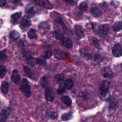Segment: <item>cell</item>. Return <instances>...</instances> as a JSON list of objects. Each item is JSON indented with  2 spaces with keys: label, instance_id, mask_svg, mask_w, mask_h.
Returning <instances> with one entry per match:
<instances>
[{
  "label": "cell",
  "instance_id": "cell-1",
  "mask_svg": "<svg viewBox=\"0 0 122 122\" xmlns=\"http://www.w3.org/2000/svg\"><path fill=\"white\" fill-rule=\"evenodd\" d=\"M20 91L26 97H29L31 95L30 86L26 79H23L20 84Z\"/></svg>",
  "mask_w": 122,
  "mask_h": 122
},
{
  "label": "cell",
  "instance_id": "cell-2",
  "mask_svg": "<svg viewBox=\"0 0 122 122\" xmlns=\"http://www.w3.org/2000/svg\"><path fill=\"white\" fill-rule=\"evenodd\" d=\"M110 81L108 80H106L102 81L99 86V95H104L110 93L109 91Z\"/></svg>",
  "mask_w": 122,
  "mask_h": 122
},
{
  "label": "cell",
  "instance_id": "cell-3",
  "mask_svg": "<svg viewBox=\"0 0 122 122\" xmlns=\"http://www.w3.org/2000/svg\"><path fill=\"white\" fill-rule=\"evenodd\" d=\"M101 74L103 77L108 79H112L113 76V73L112 69L107 67H103L101 69Z\"/></svg>",
  "mask_w": 122,
  "mask_h": 122
},
{
  "label": "cell",
  "instance_id": "cell-4",
  "mask_svg": "<svg viewBox=\"0 0 122 122\" xmlns=\"http://www.w3.org/2000/svg\"><path fill=\"white\" fill-rule=\"evenodd\" d=\"M35 3L45 9L51 10L53 8L52 5L47 0H34Z\"/></svg>",
  "mask_w": 122,
  "mask_h": 122
},
{
  "label": "cell",
  "instance_id": "cell-5",
  "mask_svg": "<svg viewBox=\"0 0 122 122\" xmlns=\"http://www.w3.org/2000/svg\"><path fill=\"white\" fill-rule=\"evenodd\" d=\"M112 53L115 57H120L122 56V49L119 44H116L112 49Z\"/></svg>",
  "mask_w": 122,
  "mask_h": 122
},
{
  "label": "cell",
  "instance_id": "cell-6",
  "mask_svg": "<svg viewBox=\"0 0 122 122\" xmlns=\"http://www.w3.org/2000/svg\"><path fill=\"white\" fill-rule=\"evenodd\" d=\"M109 108L111 109L115 108L118 103V98L117 96L115 95L111 96L109 100Z\"/></svg>",
  "mask_w": 122,
  "mask_h": 122
},
{
  "label": "cell",
  "instance_id": "cell-7",
  "mask_svg": "<svg viewBox=\"0 0 122 122\" xmlns=\"http://www.w3.org/2000/svg\"><path fill=\"white\" fill-rule=\"evenodd\" d=\"M99 32L102 36H105L109 33V27L107 25L102 24L99 27Z\"/></svg>",
  "mask_w": 122,
  "mask_h": 122
},
{
  "label": "cell",
  "instance_id": "cell-8",
  "mask_svg": "<svg viewBox=\"0 0 122 122\" xmlns=\"http://www.w3.org/2000/svg\"><path fill=\"white\" fill-rule=\"evenodd\" d=\"M74 30L76 35L80 38H82L84 37V34L82 28L80 25H76L74 27Z\"/></svg>",
  "mask_w": 122,
  "mask_h": 122
},
{
  "label": "cell",
  "instance_id": "cell-9",
  "mask_svg": "<svg viewBox=\"0 0 122 122\" xmlns=\"http://www.w3.org/2000/svg\"><path fill=\"white\" fill-rule=\"evenodd\" d=\"M30 25H31L30 20L29 18L24 17L22 19V20L20 22V27L21 28L24 29L25 28L29 27V26H30Z\"/></svg>",
  "mask_w": 122,
  "mask_h": 122
},
{
  "label": "cell",
  "instance_id": "cell-10",
  "mask_svg": "<svg viewBox=\"0 0 122 122\" xmlns=\"http://www.w3.org/2000/svg\"><path fill=\"white\" fill-rule=\"evenodd\" d=\"M11 80L16 84L19 83L20 80V77L18 73L17 70H14L11 75Z\"/></svg>",
  "mask_w": 122,
  "mask_h": 122
},
{
  "label": "cell",
  "instance_id": "cell-11",
  "mask_svg": "<svg viewBox=\"0 0 122 122\" xmlns=\"http://www.w3.org/2000/svg\"><path fill=\"white\" fill-rule=\"evenodd\" d=\"M61 43L63 46L66 47L67 48H71L73 46L72 42L71 40L67 38H64L61 40Z\"/></svg>",
  "mask_w": 122,
  "mask_h": 122
},
{
  "label": "cell",
  "instance_id": "cell-12",
  "mask_svg": "<svg viewBox=\"0 0 122 122\" xmlns=\"http://www.w3.org/2000/svg\"><path fill=\"white\" fill-rule=\"evenodd\" d=\"M45 98L49 102H52L54 100V96L52 94V91L50 89H46L45 90Z\"/></svg>",
  "mask_w": 122,
  "mask_h": 122
},
{
  "label": "cell",
  "instance_id": "cell-13",
  "mask_svg": "<svg viewBox=\"0 0 122 122\" xmlns=\"http://www.w3.org/2000/svg\"><path fill=\"white\" fill-rule=\"evenodd\" d=\"M90 12L92 15L94 17H99L102 15V12L101 10L97 7L92 8L90 10Z\"/></svg>",
  "mask_w": 122,
  "mask_h": 122
},
{
  "label": "cell",
  "instance_id": "cell-14",
  "mask_svg": "<svg viewBox=\"0 0 122 122\" xmlns=\"http://www.w3.org/2000/svg\"><path fill=\"white\" fill-rule=\"evenodd\" d=\"M64 87L66 89L70 90L72 89L74 86V82L71 79H66L64 82Z\"/></svg>",
  "mask_w": 122,
  "mask_h": 122
},
{
  "label": "cell",
  "instance_id": "cell-15",
  "mask_svg": "<svg viewBox=\"0 0 122 122\" xmlns=\"http://www.w3.org/2000/svg\"><path fill=\"white\" fill-rule=\"evenodd\" d=\"M0 90L2 93L7 94L9 90V84L6 81L2 82L0 87Z\"/></svg>",
  "mask_w": 122,
  "mask_h": 122
},
{
  "label": "cell",
  "instance_id": "cell-16",
  "mask_svg": "<svg viewBox=\"0 0 122 122\" xmlns=\"http://www.w3.org/2000/svg\"><path fill=\"white\" fill-rule=\"evenodd\" d=\"M61 100L68 107H69L71 104V103H72L71 100L70 98V97H69L68 96H63L61 98Z\"/></svg>",
  "mask_w": 122,
  "mask_h": 122
},
{
  "label": "cell",
  "instance_id": "cell-17",
  "mask_svg": "<svg viewBox=\"0 0 122 122\" xmlns=\"http://www.w3.org/2000/svg\"><path fill=\"white\" fill-rule=\"evenodd\" d=\"M122 29V22L117 21L114 23L113 26V30L115 32H118Z\"/></svg>",
  "mask_w": 122,
  "mask_h": 122
},
{
  "label": "cell",
  "instance_id": "cell-18",
  "mask_svg": "<svg viewBox=\"0 0 122 122\" xmlns=\"http://www.w3.org/2000/svg\"><path fill=\"white\" fill-rule=\"evenodd\" d=\"M28 37L30 39H35L37 37V34H36V31L34 29H30L27 33Z\"/></svg>",
  "mask_w": 122,
  "mask_h": 122
},
{
  "label": "cell",
  "instance_id": "cell-19",
  "mask_svg": "<svg viewBox=\"0 0 122 122\" xmlns=\"http://www.w3.org/2000/svg\"><path fill=\"white\" fill-rule=\"evenodd\" d=\"M21 12H17L15 13H14L11 16V18L12 19V20L13 22H15L17 20H18L21 16Z\"/></svg>",
  "mask_w": 122,
  "mask_h": 122
},
{
  "label": "cell",
  "instance_id": "cell-20",
  "mask_svg": "<svg viewBox=\"0 0 122 122\" xmlns=\"http://www.w3.org/2000/svg\"><path fill=\"white\" fill-rule=\"evenodd\" d=\"M23 70H24L25 73L28 76V77H29L30 78H32V71H31V70L29 68L24 66H23Z\"/></svg>",
  "mask_w": 122,
  "mask_h": 122
},
{
  "label": "cell",
  "instance_id": "cell-21",
  "mask_svg": "<svg viewBox=\"0 0 122 122\" xmlns=\"http://www.w3.org/2000/svg\"><path fill=\"white\" fill-rule=\"evenodd\" d=\"M10 37L14 40H17L20 37V34L19 32L15 30H13L10 32Z\"/></svg>",
  "mask_w": 122,
  "mask_h": 122
},
{
  "label": "cell",
  "instance_id": "cell-22",
  "mask_svg": "<svg viewBox=\"0 0 122 122\" xmlns=\"http://www.w3.org/2000/svg\"><path fill=\"white\" fill-rule=\"evenodd\" d=\"M6 68L4 65H1L0 67V78H3L6 75Z\"/></svg>",
  "mask_w": 122,
  "mask_h": 122
},
{
  "label": "cell",
  "instance_id": "cell-23",
  "mask_svg": "<svg viewBox=\"0 0 122 122\" xmlns=\"http://www.w3.org/2000/svg\"><path fill=\"white\" fill-rule=\"evenodd\" d=\"M55 79L57 82H61L64 79V75L62 73L56 74L55 76Z\"/></svg>",
  "mask_w": 122,
  "mask_h": 122
},
{
  "label": "cell",
  "instance_id": "cell-24",
  "mask_svg": "<svg viewBox=\"0 0 122 122\" xmlns=\"http://www.w3.org/2000/svg\"><path fill=\"white\" fill-rule=\"evenodd\" d=\"M87 4L85 1H82L79 5V9L82 11H85L87 9Z\"/></svg>",
  "mask_w": 122,
  "mask_h": 122
},
{
  "label": "cell",
  "instance_id": "cell-25",
  "mask_svg": "<svg viewBox=\"0 0 122 122\" xmlns=\"http://www.w3.org/2000/svg\"><path fill=\"white\" fill-rule=\"evenodd\" d=\"M72 118V114L71 113H66L63 114L61 116V119L63 121H68Z\"/></svg>",
  "mask_w": 122,
  "mask_h": 122
},
{
  "label": "cell",
  "instance_id": "cell-26",
  "mask_svg": "<svg viewBox=\"0 0 122 122\" xmlns=\"http://www.w3.org/2000/svg\"><path fill=\"white\" fill-rule=\"evenodd\" d=\"M92 41H93V42L95 46L98 50H100L101 49V46H100V42H99V40L97 38H96L95 37H92Z\"/></svg>",
  "mask_w": 122,
  "mask_h": 122
},
{
  "label": "cell",
  "instance_id": "cell-27",
  "mask_svg": "<svg viewBox=\"0 0 122 122\" xmlns=\"http://www.w3.org/2000/svg\"><path fill=\"white\" fill-rule=\"evenodd\" d=\"M11 109L10 107H6L3 109H2L1 112L2 113H3L4 114H5L7 117H8V116H9L10 112H11Z\"/></svg>",
  "mask_w": 122,
  "mask_h": 122
},
{
  "label": "cell",
  "instance_id": "cell-28",
  "mask_svg": "<svg viewBox=\"0 0 122 122\" xmlns=\"http://www.w3.org/2000/svg\"><path fill=\"white\" fill-rule=\"evenodd\" d=\"M36 62L37 63L41 65H45L47 63L46 61L44 59H42L41 58H36Z\"/></svg>",
  "mask_w": 122,
  "mask_h": 122
},
{
  "label": "cell",
  "instance_id": "cell-29",
  "mask_svg": "<svg viewBox=\"0 0 122 122\" xmlns=\"http://www.w3.org/2000/svg\"><path fill=\"white\" fill-rule=\"evenodd\" d=\"M94 60L98 62H101L103 61V58L100 54H96L94 55Z\"/></svg>",
  "mask_w": 122,
  "mask_h": 122
},
{
  "label": "cell",
  "instance_id": "cell-30",
  "mask_svg": "<svg viewBox=\"0 0 122 122\" xmlns=\"http://www.w3.org/2000/svg\"><path fill=\"white\" fill-rule=\"evenodd\" d=\"M52 56V52L51 51H45L43 55V57H44V58L46 59H49L50 58H51Z\"/></svg>",
  "mask_w": 122,
  "mask_h": 122
},
{
  "label": "cell",
  "instance_id": "cell-31",
  "mask_svg": "<svg viewBox=\"0 0 122 122\" xmlns=\"http://www.w3.org/2000/svg\"><path fill=\"white\" fill-rule=\"evenodd\" d=\"M81 97L84 100H88L90 98V95L88 92H84L82 93Z\"/></svg>",
  "mask_w": 122,
  "mask_h": 122
},
{
  "label": "cell",
  "instance_id": "cell-32",
  "mask_svg": "<svg viewBox=\"0 0 122 122\" xmlns=\"http://www.w3.org/2000/svg\"><path fill=\"white\" fill-rule=\"evenodd\" d=\"M7 117L3 113L1 112L0 116V122H6Z\"/></svg>",
  "mask_w": 122,
  "mask_h": 122
},
{
  "label": "cell",
  "instance_id": "cell-33",
  "mask_svg": "<svg viewBox=\"0 0 122 122\" xmlns=\"http://www.w3.org/2000/svg\"><path fill=\"white\" fill-rule=\"evenodd\" d=\"M49 117H50L51 119H55L58 117V114L54 112H50L49 114H47Z\"/></svg>",
  "mask_w": 122,
  "mask_h": 122
},
{
  "label": "cell",
  "instance_id": "cell-34",
  "mask_svg": "<svg viewBox=\"0 0 122 122\" xmlns=\"http://www.w3.org/2000/svg\"><path fill=\"white\" fill-rule=\"evenodd\" d=\"M6 54L5 53V50H3L1 51L0 54V58L1 61L4 60L6 59Z\"/></svg>",
  "mask_w": 122,
  "mask_h": 122
},
{
  "label": "cell",
  "instance_id": "cell-35",
  "mask_svg": "<svg viewBox=\"0 0 122 122\" xmlns=\"http://www.w3.org/2000/svg\"><path fill=\"white\" fill-rule=\"evenodd\" d=\"M57 92L58 94H62V93H64L65 92H66V90H65V88H64L63 87H60L57 90Z\"/></svg>",
  "mask_w": 122,
  "mask_h": 122
},
{
  "label": "cell",
  "instance_id": "cell-36",
  "mask_svg": "<svg viewBox=\"0 0 122 122\" xmlns=\"http://www.w3.org/2000/svg\"><path fill=\"white\" fill-rule=\"evenodd\" d=\"M26 12L28 14H33L34 12L33 7H30L26 10Z\"/></svg>",
  "mask_w": 122,
  "mask_h": 122
},
{
  "label": "cell",
  "instance_id": "cell-37",
  "mask_svg": "<svg viewBox=\"0 0 122 122\" xmlns=\"http://www.w3.org/2000/svg\"><path fill=\"white\" fill-rule=\"evenodd\" d=\"M55 36L56 37V39H60V40H62L64 37L61 34L58 33H55Z\"/></svg>",
  "mask_w": 122,
  "mask_h": 122
},
{
  "label": "cell",
  "instance_id": "cell-38",
  "mask_svg": "<svg viewBox=\"0 0 122 122\" xmlns=\"http://www.w3.org/2000/svg\"><path fill=\"white\" fill-rule=\"evenodd\" d=\"M41 85L42 86L45 87V84H46V78H45V77H43V78L41 79Z\"/></svg>",
  "mask_w": 122,
  "mask_h": 122
},
{
  "label": "cell",
  "instance_id": "cell-39",
  "mask_svg": "<svg viewBox=\"0 0 122 122\" xmlns=\"http://www.w3.org/2000/svg\"><path fill=\"white\" fill-rule=\"evenodd\" d=\"M56 21H57L58 23H59L62 26L65 27V25H64V23H63V20H62L61 19V18H58V19H57L56 20Z\"/></svg>",
  "mask_w": 122,
  "mask_h": 122
},
{
  "label": "cell",
  "instance_id": "cell-40",
  "mask_svg": "<svg viewBox=\"0 0 122 122\" xmlns=\"http://www.w3.org/2000/svg\"><path fill=\"white\" fill-rule=\"evenodd\" d=\"M6 3V0H0V7H3L5 5Z\"/></svg>",
  "mask_w": 122,
  "mask_h": 122
},
{
  "label": "cell",
  "instance_id": "cell-41",
  "mask_svg": "<svg viewBox=\"0 0 122 122\" xmlns=\"http://www.w3.org/2000/svg\"><path fill=\"white\" fill-rule=\"evenodd\" d=\"M9 1L12 3H17L20 1V0H9Z\"/></svg>",
  "mask_w": 122,
  "mask_h": 122
},
{
  "label": "cell",
  "instance_id": "cell-42",
  "mask_svg": "<svg viewBox=\"0 0 122 122\" xmlns=\"http://www.w3.org/2000/svg\"><path fill=\"white\" fill-rule=\"evenodd\" d=\"M67 3L70 4H73L74 3V0H65Z\"/></svg>",
  "mask_w": 122,
  "mask_h": 122
}]
</instances>
